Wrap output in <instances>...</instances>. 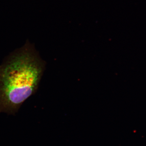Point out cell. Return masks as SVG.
Listing matches in <instances>:
<instances>
[{"label": "cell", "instance_id": "cell-1", "mask_svg": "<svg viewBox=\"0 0 146 146\" xmlns=\"http://www.w3.org/2000/svg\"><path fill=\"white\" fill-rule=\"evenodd\" d=\"M46 65L29 40L5 58L0 65V113L15 115L36 93Z\"/></svg>", "mask_w": 146, "mask_h": 146}]
</instances>
